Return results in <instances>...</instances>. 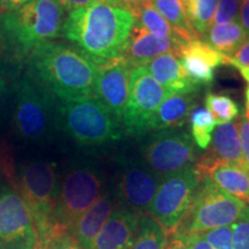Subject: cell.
<instances>
[{
  "label": "cell",
  "instance_id": "1",
  "mask_svg": "<svg viewBox=\"0 0 249 249\" xmlns=\"http://www.w3.org/2000/svg\"><path fill=\"white\" fill-rule=\"evenodd\" d=\"M134 24L135 18L127 9L95 0L68 13L61 35L101 65L123 55Z\"/></svg>",
  "mask_w": 249,
  "mask_h": 249
},
{
  "label": "cell",
  "instance_id": "2",
  "mask_svg": "<svg viewBox=\"0 0 249 249\" xmlns=\"http://www.w3.org/2000/svg\"><path fill=\"white\" fill-rule=\"evenodd\" d=\"M29 75L60 102L95 96L98 66L79 49L52 40L28 55Z\"/></svg>",
  "mask_w": 249,
  "mask_h": 249
},
{
  "label": "cell",
  "instance_id": "3",
  "mask_svg": "<svg viewBox=\"0 0 249 249\" xmlns=\"http://www.w3.org/2000/svg\"><path fill=\"white\" fill-rule=\"evenodd\" d=\"M65 11L57 0H30L0 14V39L17 57L61 35Z\"/></svg>",
  "mask_w": 249,
  "mask_h": 249
},
{
  "label": "cell",
  "instance_id": "4",
  "mask_svg": "<svg viewBox=\"0 0 249 249\" xmlns=\"http://www.w3.org/2000/svg\"><path fill=\"white\" fill-rule=\"evenodd\" d=\"M57 126L81 145H101L121 140L123 124L95 96L60 102Z\"/></svg>",
  "mask_w": 249,
  "mask_h": 249
},
{
  "label": "cell",
  "instance_id": "5",
  "mask_svg": "<svg viewBox=\"0 0 249 249\" xmlns=\"http://www.w3.org/2000/svg\"><path fill=\"white\" fill-rule=\"evenodd\" d=\"M13 189L26 202L35 225L38 247H42L53 236V213L59 191L55 164L36 160L22 165Z\"/></svg>",
  "mask_w": 249,
  "mask_h": 249
},
{
  "label": "cell",
  "instance_id": "6",
  "mask_svg": "<svg viewBox=\"0 0 249 249\" xmlns=\"http://www.w3.org/2000/svg\"><path fill=\"white\" fill-rule=\"evenodd\" d=\"M102 195L103 180L95 169L87 165H77L68 170L61 182H59L52 239L71 234L76 220Z\"/></svg>",
  "mask_w": 249,
  "mask_h": 249
},
{
  "label": "cell",
  "instance_id": "7",
  "mask_svg": "<svg viewBox=\"0 0 249 249\" xmlns=\"http://www.w3.org/2000/svg\"><path fill=\"white\" fill-rule=\"evenodd\" d=\"M200 177L194 165L164 176L147 211L148 216L171 236L179 230L191 210Z\"/></svg>",
  "mask_w": 249,
  "mask_h": 249
},
{
  "label": "cell",
  "instance_id": "8",
  "mask_svg": "<svg viewBox=\"0 0 249 249\" xmlns=\"http://www.w3.org/2000/svg\"><path fill=\"white\" fill-rule=\"evenodd\" d=\"M247 205L209 178H202L191 210L177 232L192 235L231 226L241 217Z\"/></svg>",
  "mask_w": 249,
  "mask_h": 249
},
{
  "label": "cell",
  "instance_id": "9",
  "mask_svg": "<svg viewBox=\"0 0 249 249\" xmlns=\"http://www.w3.org/2000/svg\"><path fill=\"white\" fill-rule=\"evenodd\" d=\"M55 97L29 74L18 82L14 110V129L21 139L38 141L57 126Z\"/></svg>",
  "mask_w": 249,
  "mask_h": 249
},
{
  "label": "cell",
  "instance_id": "10",
  "mask_svg": "<svg viewBox=\"0 0 249 249\" xmlns=\"http://www.w3.org/2000/svg\"><path fill=\"white\" fill-rule=\"evenodd\" d=\"M170 96L172 95L156 82L145 65L134 67L130 71L128 101L123 118L124 133L132 136L144 135L151 116Z\"/></svg>",
  "mask_w": 249,
  "mask_h": 249
},
{
  "label": "cell",
  "instance_id": "11",
  "mask_svg": "<svg viewBox=\"0 0 249 249\" xmlns=\"http://www.w3.org/2000/svg\"><path fill=\"white\" fill-rule=\"evenodd\" d=\"M33 217L26 202L12 187L0 192V249H37Z\"/></svg>",
  "mask_w": 249,
  "mask_h": 249
},
{
  "label": "cell",
  "instance_id": "12",
  "mask_svg": "<svg viewBox=\"0 0 249 249\" xmlns=\"http://www.w3.org/2000/svg\"><path fill=\"white\" fill-rule=\"evenodd\" d=\"M145 165L160 177L194 165L197 160L195 143L187 132L163 130L143 150Z\"/></svg>",
  "mask_w": 249,
  "mask_h": 249
},
{
  "label": "cell",
  "instance_id": "13",
  "mask_svg": "<svg viewBox=\"0 0 249 249\" xmlns=\"http://www.w3.org/2000/svg\"><path fill=\"white\" fill-rule=\"evenodd\" d=\"M97 66L95 97L123 124L124 108L128 101L130 71L134 67L124 55Z\"/></svg>",
  "mask_w": 249,
  "mask_h": 249
},
{
  "label": "cell",
  "instance_id": "14",
  "mask_svg": "<svg viewBox=\"0 0 249 249\" xmlns=\"http://www.w3.org/2000/svg\"><path fill=\"white\" fill-rule=\"evenodd\" d=\"M163 177L149 169L147 165L127 164L120 172L117 183L118 204L138 214H145L154 200Z\"/></svg>",
  "mask_w": 249,
  "mask_h": 249
},
{
  "label": "cell",
  "instance_id": "15",
  "mask_svg": "<svg viewBox=\"0 0 249 249\" xmlns=\"http://www.w3.org/2000/svg\"><path fill=\"white\" fill-rule=\"evenodd\" d=\"M185 43L178 36L154 35L135 23L123 55L133 67L142 66L151 59L165 53H174L179 57L180 49Z\"/></svg>",
  "mask_w": 249,
  "mask_h": 249
},
{
  "label": "cell",
  "instance_id": "16",
  "mask_svg": "<svg viewBox=\"0 0 249 249\" xmlns=\"http://www.w3.org/2000/svg\"><path fill=\"white\" fill-rule=\"evenodd\" d=\"M179 58L189 79L200 87L213 83L216 68L227 65V55L200 38L186 42L180 49Z\"/></svg>",
  "mask_w": 249,
  "mask_h": 249
},
{
  "label": "cell",
  "instance_id": "17",
  "mask_svg": "<svg viewBox=\"0 0 249 249\" xmlns=\"http://www.w3.org/2000/svg\"><path fill=\"white\" fill-rule=\"evenodd\" d=\"M218 163L235 164L245 167L238 121L219 124L217 128H214L209 148L204 155L197 158L194 167L198 177H201L205 170Z\"/></svg>",
  "mask_w": 249,
  "mask_h": 249
},
{
  "label": "cell",
  "instance_id": "18",
  "mask_svg": "<svg viewBox=\"0 0 249 249\" xmlns=\"http://www.w3.org/2000/svg\"><path fill=\"white\" fill-rule=\"evenodd\" d=\"M139 219L140 214L118 204L95 239L92 249H130Z\"/></svg>",
  "mask_w": 249,
  "mask_h": 249
},
{
  "label": "cell",
  "instance_id": "19",
  "mask_svg": "<svg viewBox=\"0 0 249 249\" xmlns=\"http://www.w3.org/2000/svg\"><path fill=\"white\" fill-rule=\"evenodd\" d=\"M149 73L171 95L194 93L200 86L189 79L183 70L181 60L177 54L158 55L145 65Z\"/></svg>",
  "mask_w": 249,
  "mask_h": 249
},
{
  "label": "cell",
  "instance_id": "20",
  "mask_svg": "<svg viewBox=\"0 0 249 249\" xmlns=\"http://www.w3.org/2000/svg\"><path fill=\"white\" fill-rule=\"evenodd\" d=\"M117 205L116 196L111 193L103 194L98 201L76 220L70 235L73 236L82 249H92L95 239Z\"/></svg>",
  "mask_w": 249,
  "mask_h": 249
},
{
  "label": "cell",
  "instance_id": "21",
  "mask_svg": "<svg viewBox=\"0 0 249 249\" xmlns=\"http://www.w3.org/2000/svg\"><path fill=\"white\" fill-rule=\"evenodd\" d=\"M197 107L193 93L172 95L167 97L152 114L148 124L149 130L176 129L189 120L192 112Z\"/></svg>",
  "mask_w": 249,
  "mask_h": 249
},
{
  "label": "cell",
  "instance_id": "22",
  "mask_svg": "<svg viewBox=\"0 0 249 249\" xmlns=\"http://www.w3.org/2000/svg\"><path fill=\"white\" fill-rule=\"evenodd\" d=\"M211 181L229 194L249 204V171L235 164L218 163L205 170L200 177Z\"/></svg>",
  "mask_w": 249,
  "mask_h": 249
},
{
  "label": "cell",
  "instance_id": "23",
  "mask_svg": "<svg viewBox=\"0 0 249 249\" xmlns=\"http://www.w3.org/2000/svg\"><path fill=\"white\" fill-rule=\"evenodd\" d=\"M204 36L211 48L227 57H232L236 50L248 39L239 21L211 26Z\"/></svg>",
  "mask_w": 249,
  "mask_h": 249
},
{
  "label": "cell",
  "instance_id": "24",
  "mask_svg": "<svg viewBox=\"0 0 249 249\" xmlns=\"http://www.w3.org/2000/svg\"><path fill=\"white\" fill-rule=\"evenodd\" d=\"M151 2L154 7L170 23L176 35L182 40L191 42L200 38L198 34L189 22L185 5L181 0H151Z\"/></svg>",
  "mask_w": 249,
  "mask_h": 249
},
{
  "label": "cell",
  "instance_id": "25",
  "mask_svg": "<svg viewBox=\"0 0 249 249\" xmlns=\"http://www.w3.org/2000/svg\"><path fill=\"white\" fill-rule=\"evenodd\" d=\"M169 238V234L156 220L147 213L141 214L130 249H165Z\"/></svg>",
  "mask_w": 249,
  "mask_h": 249
},
{
  "label": "cell",
  "instance_id": "26",
  "mask_svg": "<svg viewBox=\"0 0 249 249\" xmlns=\"http://www.w3.org/2000/svg\"><path fill=\"white\" fill-rule=\"evenodd\" d=\"M135 23L157 36H177L170 23L154 7L151 1L144 2L132 12Z\"/></svg>",
  "mask_w": 249,
  "mask_h": 249
},
{
  "label": "cell",
  "instance_id": "27",
  "mask_svg": "<svg viewBox=\"0 0 249 249\" xmlns=\"http://www.w3.org/2000/svg\"><path fill=\"white\" fill-rule=\"evenodd\" d=\"M218 0H193L185 4L189 22L198 36H203L210 29L216 13Z\"/></svg>",
  "mask_w": 249,
  "mask_h": 249
},
{
  "label": "cell",
  "instance_id": "28",
  "mask_svg": "<svg viewBox=\"0 0 249 249\" xmlns=\"http://www.w3.org/2000/svg\"><path fill=\"white\" fill-rule=\"evenodd\" d=\"M205 107L216 124L232 123L240 113V108L234 99L225 93L208 92L205 95Z\"/></svg>",
  "mask_w": 249,
  "mask_h": 249
},
{
  "label": "cell",
  "instance_id": "29",
  "mask_svg": "<svg viewBox=\"0 0 249 249\" xmlns=\"http://www.w3.org/2000/svg\"><path fill=\"white\" fill-rule=\"evenodd\" d=\"M193 141L202 150L209 148L216 123L207 108L195 107L189 117Z\"/></svg>",
  "mask_w": 249,
  "mask_h": 249
},
{
  "label": "cell",
  "instance_id": "30",
  "mask_svg": "<svg viewBox=\"0 0 249 249\" xmlns=\"http://www.w3.org/2000/svg\"><path fill=\"white\" fill-rule=\"evenodd\" d=\"M231 229L233 249H249V205Z\"/></svg>",
  "mask_w": 249,
  "mask_h": 249
},
{
  "label": "cell",
  "instance_id": "31",
  "mask_svg": "<svg viewBox=\"0 0 249 249\" xmlns=\"http://www.w3.org/2000/svg\"><path fill=\"white\" fill-rule=\"evenodd\" d=\"M240 2L241 0H218L216 13H214L211 26L239 21Z\"/></svg>",
  "mask_w": 249,
  "mask_h": 249
},
{
  "label": "cell",
  "instance_id": "32",
  "mask_svg": "<svg viewBox=\"0 0 249 249\" xmlns=\"http://www.w3.org/2000/svg\"><path fill=\"white\" fill-rule=\"evenodd\" d=\"M213 249H233L231 226L219 227L202 233Z\"/></svg>",
  "mask_w": 249,
  "mask_h": 249
},
{
  "label": "cell",
  "instance_id": "33",
  "mask_svg": "<svg viewBox=\"0 0 249 249\" xmlns=\"http://www.w3.org/2000/svg\"><path fill=\"white\" fill-rule=\"evenodd\" d=\"M239 138H240L242 160L245 167L249 171V112L246 111L245 114L238 121Z\"/></svg>",
  "mask_w": 249,
  "mask_h": 249
},
{
  "label": "cell",
  "instance_id": "34",
  "mask_svg": "<svg viewBox=\"0 0 249 249\" xmlns=\"http://www.w3.org/2000/svg\"><path fill=\"white\" fill-rule=\"evenodd\" d=\"M42 249H82L77 245V242L74 240L73 236L70 234H65L50 240L48 244L40 247Z\"/></svg>",
  "mask_w": 249,
  "mask_h": 249
},
{
  "label": "cell",
  "instance_id": "35",
  "mask_svg": "<svg viewBox=\"0 0 249 249\" xmlns=\"http://www.w3.org/2000/svg\"><path fill=\"white\" fill-rule=\"evenodd\" d=\"M165 249H191L189 235L177 232L170 236Z\"/></svg>",
  "mask_w": 249,
  "mask_h": 249
},
{
  "label": "cell",
  "instance_id": "36",
  "mask_svg": "<svg viewBox=\"0 0 249 249\" xmlns=\"http://www.w3.org/2000/svg\"><path fill=\"white\" fill-rule=\"evenodd\" d=\"M239 23L249 38V0H241L239 9Z\"/></svg>",
  "mask_w": 249,
  "mask_h": 249
},
{
  "label": "cell",
  "instance_id": "37",
  "mask_svg": "<svg viewBox=\"0 0 249 249\" xmlns=\"http://www.w3.org/2000/svg\"><path fill=\"white\" fill-rule=\"evenodd\" d=\"M238 64L249 66V38L235 51V53L231 57Z\"/></svg>",
  "mask_w": 249,
  "mask_h": 249
},
{
  "label": "cell",
  "instance_id": "38",
  "mask_svg": "<svg viewBox=\"0 0 249 249\" xmlns=\"http://www.w3.org/2000/svg\"><path fill=\"white\" fill-rule=\"evenodd\" d=\"M105 1L116 5L118 7L127 9V11L132 13L134 9L138 8L139 6L144 4V2L151 1V0H105Z\"/></svg>",
  "mask_w": 249,
  "mask_h": 249
},
{
  "label": "cell",
  "instance_id": "39",
  "mask_svg": "<svg viewBox=\"0 0 249 249\" xmlns=\"http://www.w3.org/2000/svg\"><path fill=\"white\" fill-rule=\"evenodd\" d=\"M60 6L64 8L65 12L74 11V9L82 7V6L88 5L89 2L95 1V0H57Z\"/></svg>",
  "mask_w": 249,
  "mask_h": 249
},
{
  "label": "cell",
  "instance_id": "40",
  "mask_svg": "<svg viewBox=\"0 0 249 249\" xmlns=\"http://www.w3.org/2000/svg\"><path fill=\"white\" fill-rule=\"evenodd\" d=\"M189 240H191V249H213L202 233L189 235Z\"/></svg>",
  "mask_w": 249,
  "mask_h": 249
},
{
  "label": "cell",
  "instance_id": "41",
  "mask_svg": "<svg viewBox=\"0 0 249 249\" xmlns=\"http://www.w3.org/2000/svg\"><path fill=\"white\" fill-rule=\"evenodd\" d=\"M28 1H30V0H0V14L13 11V9L20 7Z\"/></svg>",
  "mask_w": 249,
  "mask_h": 249
},
{
  "label": "cell",
  "instance_id": "42",
  "mask_svg": "<svg viewBox=\"0 0 249 249\" xmlns=\"http://www.w3.org/2000/svg\"><path fill=\"white\" fill-rule=\"evenodd\" d=\"M227 65L234 66L236 70L239 71V73L241 74V76L249 83V66H244V65L238 64V62H235L231 57H227Z\"/></svg>",
  "mask_w": 249,
  "mask_h": 249
},
{
  "label": "cell",
  "instance_id": "43",
  "mask_svg": "<svg viewBox=\"0 0 249 249\" xmlns=\"http://www.w3.org/2000/svg\"><path fill=\"white\" fill-rule=\"evenodd\" d=\"M5 91H6V83H5L4 71H2L1 65H0V103H1L2 98H4Z\"/></svg>",
  "mask_w": 249,
  "mask_h": 249
},
{
  "label": "cell",
  "instance_id": "44",
  "mask_svg": "<svg viewBox=\"0 0 249 249\" xmlns=\"http://www.w3.org/2000/svg\"><path fill=\"white\" fill-rule=\"evenodd\" d=\"M245 97H246V111L249 112V85L247 87V89H246Z\"/></svg>",
  "mask_w": 249,
  "mask_h": 249
},
{
  "label": "cell",
  "instance_id": "45",
  "mask_svg": "<svg viewBox=\"0 0 249 249\" xmlns=\"http://www.w3.org/2000/svg\"><path fill=\"white\" fill-rule=\"evenodd\" d=\"M181 1L183 2V5H185V4H187V2H189V1H193V0H181Z\"/></svg>",
  "mask_w": 249,
  "mask_h": 249
},
{
  "label": "cell",
  "instance_id": "46",
  "mask_svg": "<svg viewBox=\"0 0 249 249\" xmlns=\"http://www.w3.org/2000/svg\"><path fill=\"white\" fill-rule=\"evenodd\" d=\"M37 249H42V248H40V247H37Z\"/></svg>",
  "mask_w": 249,
  "mask_h": 249
}]
</instances>
